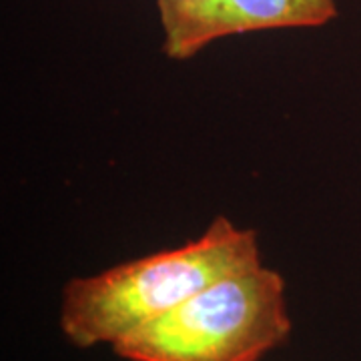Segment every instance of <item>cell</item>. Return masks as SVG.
<instances>
[{
    "label": "cell",
    "mask_w": 361,
    "mask_h": 361,
    "mask_svg": "<svg viewBox=\"0 0 361 361\" xmlns=\"http://www.w3.org/2000/svg\"><path fill=\"white\" fill-rule=\"evenodd\" d=\"M259 263L257 233L215 217L201 237L177 249L71 279L63 289L59 323L77 348L115 345L209 283Z\"/></svg>",
    "instance_id": "cell-1"
},
{
    "label": "cell",
    "mask_w": 361,
    "mask_h": 361,
    "mask_svg": "<svg viewBox=\"0 0 361 361\" xmlns=\"http://www.w3.org/2000/svg\"><path fill=\"white\" fill-rule=\"evenodd\" d=\"M289 334L283 277L259 263L209 283L113 349L127 361H259Z\"/></svg>",
    "instance_id": "cell-2"
},
{
    "label": "cell",
    "mask_w": 361,
    "mask_h": 361,
    "mask_svg": "<svg viewBox=\"0 0 361 361\" xmlns=\"http://www.w3.org/2000/svg\"><path fill=\"white\" fill-rule=\"evenodd\" d=\"M163 51L189 61L211 42L235 35L317 28L337 16L336 0H157Z\"/></svg>",
    "instance_id": "cell-3"
}]
</instances>
